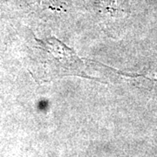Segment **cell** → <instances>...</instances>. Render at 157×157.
Segmentation results:
<instances>
[{
  "label": "cell",
  "mask_w": 157,
  "mask_h": 157,
  "mask_svg": "<svg viewBox=\"0 0 157 157\" xmlns=\"http://www.w3.org/2000/svg\"><path fill=\"white\" fill-rule=\"evenodd\" d=\"M48 61L50 67L55 68L54 76L57 73L59 75L78 74L80 72L81 60L76 56L73 51L67 48L63 43L56 39H48L45 43Z\"/></svg>",
  "instance_id": "1"
}]
</instances>
